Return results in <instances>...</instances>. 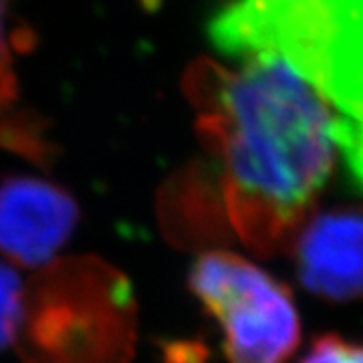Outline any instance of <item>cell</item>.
Listing matches in <instances>:
<instances>
[{
    "label": "cell",
    "mask_w": 363,
    "mask_h": 363,
    "mask_svg": "<svg viewBox=\"0 0 363 363\" xmlns=\"http://www.w3.org/2000/svg\"><path fill=\"white\" fill-rule=\"evenodd\" d=\"M230 63L196 61L184 91L214 162L202 194L242 245L262 259L291 250L329 182L339 145L321 91L274 49L238 51Z\"/></svg>",
    "instance_id": "cell-1"
},
{
    "label": "cell",
    "mask_w": 363,
    "mask_h": 363,
    "mask_svg": "<svg viewBox=\"0 0 363 363\" xmlns=\"http://www.w3.org/2000/svg\"><path fill=\"white\" fill-rule=\"evenodd\" d=\"M13 6L14 0H0V116L16 99V33L13 30Z\"/></svg>",
    "instance_id": "cell-7"
},
{
    "label": "cell",
    "mask_w": 363,
    "mask_h": 363,
    "mask_svg": "<svg viewBox=\"0 0 363 363\" xmlns=\"http://www.w3.org/2000/svg\"><path fill=\"white\" fill-rule=\"evenodd\" d=\"M25 281L11 264L0 262V351L14 341Z\"/></svg>",
    "instance_id": "cell-8"
},
{
    "label": "cell",
    "mask_w": 363,
    "mask_h": 363,
    "mask_svg": "<svg viewBox=\"0 0 363 363\" xmlns=\"http://www.w3.org/2000/svg\"><path fill=\"white\" fill-rule=\"evenodd\" d=\"M188 286L222 327L228 363H289L301 343L291 289L226 250L196 259Z\"/></svg>",
    "instance_id": "cell-4"
},
{
    "label": "cell",
    "mask_w": 363,
    "mask_h": 363,
    "mask_svg": "<svg viewBox=\"0 0 363 363\" xmlns=\"http://www.w3.org/2000/svg\"><path fill=\"white\" fill-rule=\"evenodd\" d=\"M14 347L23 363H131L138 301L99 257H57L25 281Z\"/></svg>",
    "instance_id": "cell-3"
},
{
    "label": "cell",
    "mask_w": 363,
    "mask_h": 363,
    "mask_svg": "<svg viewBox=\"0 0 363 363\" xmlns=\"http://www.w3.org/2000/svg\"><path fill=\"white\" fill-rule=\"evenodd\" d=\"M298 363H363V343L337 333H325L313 339L311 347Z\"/></svg>",
    "instance_id": "cell-9"
},
{
    "label": "cell",
    "mask_w": 363,
    "mask_h": 363,
    "mask_svg": "<svg viewBox=\"0 0 363 363\" xmlns=\"http://www.w3.org/2000/svg\"><path fill=\"white\" fill-rule=\"evenodd\" d=\"M224 55L274 49L327 97L363 186V0H234L210 25Z\"/></svg>",
    "instance_id": "cell-2"
},
{
    "label": "cell",
    "mask_w": 363,
    "mask_h": 363,
    "mask_svg": "<svg viewBox=\"0 0 363 363\" xmlns=\"http://www.w3.org/2000/svg\"><path fill=\"white\" fill-rule=\"evenodd\" d=\"M162 363H210L212 353L204 339L172 337L157 339Z\"/></svg>",
    "instance_id": "cell-10"
},
{
    "label": "cell",
    "mask_w": 363,
    "mask_h": 363,
    "mask_svg": "<svg viewBox=\"0 0 363 363\" xmlns=\"http://www.w3.org/2000/svg\"><path fill=\"white\" fill-rule=\"evenodd\" d=\"M77 222V202L51 182L30 176L0 182V255L13 264L35 271L49 264Z\"/></svg>",
    "instance_id": "cell-5"
},
{
    "label": "cell",
    "mask_w": 363,
    "mask_h": 363,
    "mask_svg": "<svg viewBox=\"0 0 363 363\" xmlns=\"http://www.w3.org/2000/svg\"><path fill=\"white\" fill-rule=\"evenodd\" d=\"M301 285L315 297L363 298V210H313L291 245Z\"/></svg>",
    "instance_id": "cell-6"
}]
</instances>
